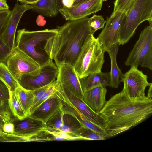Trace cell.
<instances>
[{
	"mask_svg": "<svg viewBox=\"0 0 152 152\" xmlns=\"http://www.w3.org/2000/svg\"><path fill=\"white\" fill-rule=\"evenodd\" d=\"M152 99L129 96L123 89L112 96L99 113L110 137L136 126L151 115Z\"/></svg>",
	"mask_w": 152,
	"mask_h": 152,
	"instance_id": "6da1fadb",
	"label": "cell"
},
{
	"mask_svg": "<svg viewBox=\"0 0 152 152\" xmlns=\"http://www.w3.org/2000/svg\"><path fill=\"white\" fill-rule=\"evenodd\" d=\"M56 28L57 34L48 45L52 59L56 66L64 64L74 66L87 38L92 34L89 18L69 20Z\"/></svg>",
	"mask_w": 152,
	"mask_h": 152,
	"instance_id": "7a4b0ae2",
	"label": "cell"
},
{
	"mask_svg": "<svg viewBox=\"0 0 152 152\" xmlns=\"http://www.w3.org/2000/svg\"><path fill=\"white\" fill-rule=\"evenodd\" d=\"M58 32L57 28L29 31L18 30L15 48L20 50L36 62L40 67L52 59L48 48L50 40Z\"/></svg>",
	"mask_w": 152,
	"mask_h": 152,
	"instance_id": "3957f363",
	"label": "cell"
},
{
	"mask_svg": "<svg viewBox=\"0 0 152 152\" xmlns=\"http://www.w3.org/2000/svg\"><path fill=\"white\" fill-rule=\"evenodd\" d=\"M104 52L97 39L93 34L89 35L74 66L79 79L101 72Z\"/></svg>",
	"mask_w": 152,
	"mask_h": 152,
	"instance_id": "277c9868",
	"label": "cell"
},
{
	"mask_svg": "<svg viewBox=\"0 0 152 152\" xmlns=\"http://www.w3.org/2000/svg\"><path fill=\"white\" fill-rule=\"evenodd\" d=\"M148 21L152 26V0H136L126 13L121 26L118 39L119 45L126 43L134 35L138 26Z\"/></svg>",
	"mask_w": 152,
	"mask_h": 152,
	"instance_id": "5b68a950",
	"label": "cell"
},
{
	"mask_svg": "<svg viewBox=\"0 0 152 152\" xmlns=\"http://www.w3.org/2000/svg\"><path fill=\"white\" fill-rule=\"evenodd\" d=\"M128 66H140L152 70V26L145 27L125 62Z\"/></svg>",
	"mask_w": 152,
	"mask_h": 152,
	"instance_id": "8992f818",
	"label": "cell"
},
{
	"mask_svg": "<svg viewBox=\"0 0 152 152\" xmlns=\"http://www.w3.org/2000/svg\"><path fill=\"white\" fill-rule=\"evenodd\" d=\"M58 69L52 61L33 72L22 75L18 80L24 88L34 91L56 80Z\"/></svg>",
	"mask_w": 152,
	"mask_h": 152,
	"instance_id": "52a82bcc",
	"label": "cell"
},
{
	"mask_svg": "<svg viewBox=\"0 0 152 152\" xmlns=\"http://www.w3.org/2000/svg\"><path fill=\"white\" fill-rule=\"evenodd\" d=\"M55 94L58 98L80 112L87 119L107 130L104 120L100 114L94 112L83 100L56 83Z\"/></svg>",
	"mask_w": 152,
	"mask_h": 152,
	"instance_id": "ba28073f",
	"label": "cell"
},
{
	"mask_svg": "<svg viewBox=\"0 0 152 152\" xmlns=\"http://www.w3.org/2000/svg\"><path fill=\"white\" fill-rule=\"evenodd\" d=\"M148 76L137 67L131 66L130 69L124 74L121 82L124 83L123 89L130 97L141 98L145 96V90L152 83L148 82Z\"/></svg>",
	"mask_w": 152,
	"mask_h": 152,
	"instance_id": "9c48e42d",
	"label": "cell"
},
{
	"mask_svg": "<svg viewBox=\"0 0 152 152\" xmlns=\"http://www.w3.org/2000/svg\"><path fill=\"white\" fill-rule=\"evenodd\" d=\"M5 63L11 73L18 81L22 75L33 72L40 68L39 64L33 59L15 48Z\"/></svg>",
	"mask_w": 152,
	"mask_h": 152,
	"instance_id": "30bf717a",
	"label": "cell"
},
{
	"mask_svg": "<svg viewBox=\"0 0 152 152\" xmlns=\"http://www.w3.org/2000/svg\"><path fill=\"white\" fill-rule=\"evenodd\" d=\"M125 14L117 12L107 18L105 26L97 38L104 52L118 42L120 29Z\"/></svg>",
	"mask_w": 152,
	"mask_h": 152,
	"instance_id": "8fae6325",
	"label": "cell"
},
{
	"mask_svg": "<svg viewBox=\"0 0 152 152\" xmlns=\"http://www.w3.org/2000/svg\"><path fill=\"white\" fill-rule=\"evenodd\" d=\"M31 4H19L17 3L11 11L2 34L4 43L12 52L15 47V37L18 26L23 13L31 9Z\"/></svg>",
	"mask_w": 152,
	"mask_h": 152,
	"instance_id": "7c38bea8",
	"label": "cell"
},
{
	"mask_svg": "<svg viewBox=\"0 0 152 152\" xmlns=\"http://www.w3.org/2000/svg\"><path fill=\"white\" fill-rule=\"evenodd\" d=\"M106 0H84L69 8L64 7L59 12L66 20L78 19L100 10L103 2Z\"/></svg>",
	"mask_w": 152,
	"mask_h": 152,
	"instance_id": "4fadbf2b",
	"label": "cell"
},
{
	"mask_svg": "<svg viewBox=\"0 0 152 152\" xmlns=\"http://www.w3.org/2000/svg\"><path fill=\"white\" fill-rule=\"evenodd\" d=\"M57 66L58 69L56 80L57 84L67 89L83 101V93L79 78L74 66L64 64H59Z\"/></svg>",
	"mask_w": 152,
	"mask_h": 152,
	"instance_id": "5bb4252c",
	"label": "cell"
},
{
	"mask_svg": "<svg viewBox=\"0 0 152 152\" xmlns=\"http://www.w3.org/2000/svg\"><path fill=\"white\" fill-rule=\"evenodd\" d=\"M62 101L54 94L39 105L28 116L45 124L48 119L61 109Z\"/></svg>",
	"mask_w": 152,
	"mask_h": 152,
	"instance_id": "9a60e30c",
	"label": "cell"
},
{
	"mask_svg": "<svg viewBox=\"0 0 152 152\" xmlns=\"http://www.w3.org/2000/svg\"><path fill=\"white\" fill-rule=\"evenodd\" d=\"M107 92L105 87L93 88L83 93V101L93 111L99 113L106 102Z\"/></svg>",
	"mask_w": 152,
	"mask_h": 152,
	"instance_id": "2e32d148",
	"label": "cell"
},
{
	"mask_svg": "<svg viewBox=\"0 0 152 152\" xmlns=\"http://www.w3.org/2000/svg\"><path fill=\"white\" fill-rule=\"evenodd\" d=\"M15 125L14 134L20 136L29 137L43 130L45 124L40 120L27 116Z\"/></svg>",
	"mask_w": 152,
	"mask_h": 152,
	"instance_id": "e0dca14e",
	"label": "cell"
},
{
	"mask_svg": "<svg viewBox=\"0 0 152 152\" xmlns=\"http://www.w3.org/2000/svg\"><path fill=\"white\" fill-rule=\"evenodd\" d=\"M83 93L93 88L102 86H110V72H96L79 79Z\"/></svg>",
	"mask_w": 152,
	"mask_h": 152,
	"instance_id": "ac0fdd59",
	"label": "cell"
},
{
	"mask_svg": "<svg viewBox=\"0 0 152 152\" xmlns=\"http://www.w3.org/2000/svg\"><path fill=\"white\" fill-rule=\"evenodd\" d=\"M119 45L118 42L116 43L107 51L111 60V67L110 72V86L115 88L118 87L121 82L124 74L118 67L117 62L116 58Z\"/></svg>",
	"mask_w": 152,
	"mask_h": 152,
	"instance_id": "d6986e66",
	"label": "cell"
},
{
	"mask_svg": "<svg viewBox=\"0 0 152 152\" xmlns=\"http://www.w3.org/2000/svg\"><path fill=\"white\" fill-rule=\"evenodd\" d=\"M31 4L33 6L31 10L42 16L54 17L59 12L56 0H39Z\"/></svg>",
	"mask_w": 152,
	"mask_h": 152,
	"instance_id": "ffe728a7",
	"label": "cell"
},
{
	"mask_svg": "<svg viewBox=\"0 0 152 152\" xmlns=\"http://www.w3.org/2000/svg\"><path fill=\"white\" fill-rule=\"evenodd\" d=\"M66 112L68 114L76 118L81 126L90 129L107 138L110 137L106 129L87 119L81 113L73 107L71 106L69 107L67 109Z\"/></svg>",
	"mask_w": 152,
	"mask_h": 152,
	"instance_id": "44dd1931",
	"label": "cell"
},
{
	"mask_svg": "<svg viewBox=\"0 0 152 152\" xmlns=\"http://www.w3.org/2000/svg\"><path fill=\"white\" fill-rule=\"evenodd\" d=\"M11 12L9 10L0 11V62L5 63L12 52L3 42L2 34Z\"/></svg>",
	"mask_w": 152,
	"mask_h": 152,
	"instance_id": "7402d4cb",
	"label": "cell"
},
{
	"mask_svg": "<svg viewBox=\"0 0 152 152\" xmlns=\"http://www.w3.org/2000/svg\"><path fill=\"white\" fill-rule=\"evenodd\" d=\"M15 91L25 113L27 116H29L34 99L32 91L26 89L19 85Z\"/></svg>",
	"mask_w": 152,
	"mask_h": 152,
	"instance_id": "603a6c76",
	"label": "cell"
},
{
	"mask_svg": "<svg viewBox=\"0 0 152 152\" xmlns=\"http://www.w3.org/2000/svg\"><path fill=\"white\" fill-rule=\"evenodd\" d=\"M9 92L8 103L11 111L14 116L19 120L24 119L27 116L23 111L15 90Z\"/></svg>",
	"mask_w": 152,
	"mask_h": 152,
	"instance_id": "cb8c5ba5",
	"label": "cell"
},
{
	"mask_svg": "<svg viewBox=\"0 0 152 152\" xmlns=\"http://www.w3.org/2000/svg\"><path fill=\"white\" fill-rule=\"evenodd\" d=\"M69 134L75 140H99L107 138L99 133L83 126H81L73 133Z\"/></svg>",
	"mask_w": 152,
	"mask_h": 152,
	"instance_id": "d4e9b609",
	"label": "cell"
},
{
	"mask_svg": "<svg viewBox=\"0 0 152 152\" xmlns=\"http://www.w3.org/2000/svg\"><path fill=\"white\" fill-rule=\"evenodd\" d=\"M0 79L5 83L9 91H15L19 86L5 63L0 62Z\"/></svg>",
	"mask_w": 152,
	"mask_h": 152,
	"instance_id": "484cf974",
	"label": "cell"
},
{
	"mask_svg": "<svg viewBox=\"0 0 152 152\" xmlns=\"http://www.w3.org/2000/svg\"><path fill=\"white\" fill-rule=\"evenodd\" d=\"M76 118L67 113H64L60 130L68 134H71L76 131L81 126Z\"/></svg>",
	"mask_w": 152,
	"mask_h": 152,
	"instance_id": "4316f807",
	"label": "cell"
},
{
	"mask_svg": "<svg viewBox=\"0 0 152 152\" xmlns=\"http://www.w3.org/2000/svg\"><path fill=\"white\" fill-rule=\"evenodd\" d=\"M63 114V112L61 109L48 119L45 124V127L44 129L50 132L60 131Z\"/></svg>",
	"mask_w": 152,
	"mask_h": 152,
	"instance_id": "83f0119b",
	"label": "cell"
},
{
	"mask_svg": "<svg viewBox=\"0 0 152 152\" xmlns=\"http://www.w3.org/2000/svg\"><path fill=\"white\" fill-rule=\"evenodd\" d=\"M136 0H115L114 2L113 11L112 14L117 12L127 13L132 7Z\"/></svg>",
	"mask_w": 152,
	"mask_h": 152,
	"instance_id": "f1b7e54d",
	"label": "cell"
},
{
	"mask_svg": "<svg viewBox=\"0 0 152 152\" xmlns=\"http://www.w3.org/2000/svg\"><path fill=\"white\" fill-rule=\"evenodd\" d=\"M106 22V20L102 15L94 14L89 18V26L91 34L94 35L97 30L103 28Z\"/></svg>",
	"mask_w": 152,
	"mask_h": 152,
	"instance_id": "f546056e",
	"label": "cell"
},
{
	"mask_svg": "<svg viewBox=\"0 0 152 152\" xmlns=\"http://www.w3.org/2000/svg\"><path fill=\"white\" fill-rule=\"evenodd\" d=\"M52 83L46 86L32 91L34 96V99L32 107L34 105L43 97L50 86Z\"/></svg>",
	"mask_w": 152,
	"mask_h": 152,
	"instance_id": "4dcf8cb0",
	"label": "cell"
},
{
	"mask_svg": "<svg viewBox=\"0 0 152 152\" xmlns=\"http://www.w3.org/2000/svg\"><path fill=\"white\" fill-rule=\"evenodd\" d=\"M6 105L0 109V125L2 126L5 123L10 121L11 118L10 113Z\"/></svg>",
	"mask_w": 152,
	"mask_h": 152,
	"instance_id": "1f68e13d",
	"label": "cell"
},
{
	"mask_svg": "<svg viewBox=\"0 0 152 152\" xmlns=\"http://www.w3.org/2000/svg\"><path fill=\"white\" fill-rule=\"evenodd\" d=\"M9 90L3 81L0 79V98L7 103L9 98Z\"/></svg>",
	"mask_w": 152,
	"mask_h": 152,
	"instance_id": "d6a6232c",
	"label": "cell"
},
{
	"mask_svg": "<svg viewBox=\"0 0 152 152\" xmlns=\"http://www.w3.org/2000/svg\"><path fill=\"white\" fill-rule=\"evenodd\" d=\"M2 129L3 132L6 133L13 134L14 133L15 125L10 121L6 122L3 124Z\"/></svg>",
	"mask_w": 152,
	"mask_h": 152,
	"instance_id": "836d02e7",
	"label": "cell"
},
{
	"mask_svg": "<svg viewBox=\"0 0 152 152\" xmlns=\"http://www.w3.org/2000/svg\"><path fill=\"white\" fill-rule=\"evenodd\" d=\"M36 23L39 26H42L45 24L46 21L44 20V17L41 15H39L37 18Z\"/></svg>",
	"mask_w": 152,
	"mask_h": 152,
	"instance_id": "e575fe53",
	"label": "cell"
},
{
	"mask_svg": "<svg viewBox=\"0 0 152 152\" xmlns=\"http://www.w3.org/2000/svg\"><path fill=\"white\" fill-rule=\"evenodd\" d=\"M6 0H0V11L9 10Z\"/></svg>",
	"mask_w": 152,
	"mask_h": 152,
	"instance_id": "d590c367",
	"label": "cell"
},
{
	"mask_svg": "<svg viewBox=\"0 0 152 152\" xmlns=\"http://www.w3.org/2000/svg\"><path fill=\"white\" fill-rule=\"evenodd\" d=\"M62 2L64 7L69 8L73 5L74 1V0H62Z\"/></svg>",
	"mask_w": 152,
	"mask_h": 152,
	"instance_id": "8d00e7d4",
	"label": "cell"
},
{
	"mask_svg": "<svg viewBox=\"0 0 152 152\" xmlns=\"http://www.w3.org/2000/svg\"><path fill=\"white\" fill-rule=\"evenodd\" d=\"M23 4H32L37 2L39 0H17Z\"/></svg>",
	"mask_w": 152,
	"mask_h": 152,
	"instance_id": "74e56055",
	"label": "cell"
},
{
	"mask_svg": "<svg viewBox=\"0 0 152 152\" xmlns=\"http://www.w3.org/2000/svg\"><path fill=\"white\" fill-rule=\"evenodd\" d=\"M147 97L149 98L152 99V83L149 86Z\"/></svg>",
	"mask_w": 152,
	"mask_h": 152,
	"instance_id": "f35d334b",
	"label": "cell"
},
{
	"mask_svg": "<svg viewBox=\"0 0 152 152\" xmlns=\"http://www.w3.org/2000/svg\"><path fill=\"white\" fill-rule=\"evenodd\" d=\"M59 10L64 7L62 2V0H56Z\"/></svg>",
	"mask_w": 152,
	"mask_h": 152,
	"instance_id": "ab89813d",
	"label": "cell"
},
{
	"mask_svg": "<svg viewBox=\"0 0 152 152\" xmlns=\"http://www.w3.org/2000/svg\"><path fill=\"white\" fill-rule=\"evenodd\" d=\"M7 104L4 100L0 98V109L3 107Z\"/></svg>",
	"mask_w": 152,
	"mask_h": 152,
	"instance_id": "60d3db41",
	"label": "cell"
},
{
	"mask_svg": "<svg viewBox=\"0 0 152 152\" xmlns=\"http://www.w3.org/2000/svg\"><path fill=\"white\" fill-rule=\"evenodd\" d=\"M84 0H74V3L73 5L78 4Z\"/></svg>",
	"mask_w": 152,
	"mask_h": 152,
	"instance_id": "b9f144b4",
	"label": "cell"
},
{
	"mask_svg": "<svg viewBox=\"0 0 152 152\" xmlns=\"http://www.w3.org/2000/svg\"><path fill=\"white\" fill-rule=\"evenodd\" d=\"M2 126L0 125V133H3L4 132L2 130Z\"/></svg>",
	"mask_w": 152,
	"mask_h": 152,
	"instance_id": "7bdbcfd3",
	"label": "cell"
}]
</instances>
